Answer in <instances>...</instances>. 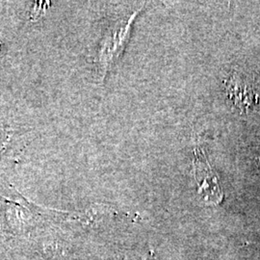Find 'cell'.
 <instances>
[{
    "instance_id": "6da1fadb",
    "label": "cell",
    "mask_w": 260,
    "mask_h": 260,
    "mask_svg": "<svg viewBox=\"0 0 260 260\" xmlns=\"http://www.w3.org/2000/svg\"><path fill=\"white\" fill-rule=\"evenodd\" d=\"M196 178L198 181L199 194L206 204L218 205L223 201V192L216 176L214 175L207 160L196 152Z\"/></svg>"
},
{
    "instance_id": "7a4b0ae2",
    "label": "cell",
    "mask_w": 260,
    "mask_h": 260,
    "mask_svg": "<svg viewBox=\"0 0 260 260\" xmlns=\"http://www.w3.org/2000/svg\"><path fill=\"white\" fill-rule=\"evenodd\" d=\"M257 162H258V166H259L260 169V156L259 157L257 158Z\"/></svg>"
}]
</instances>
